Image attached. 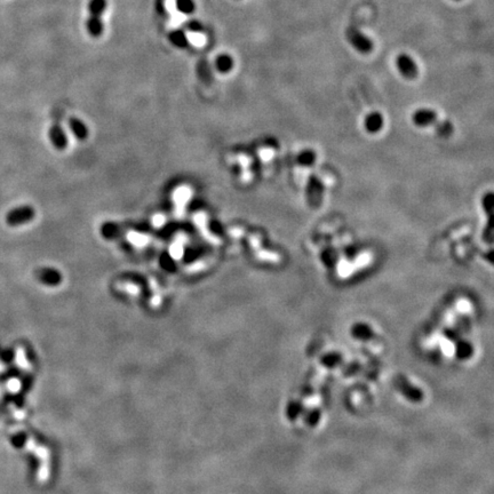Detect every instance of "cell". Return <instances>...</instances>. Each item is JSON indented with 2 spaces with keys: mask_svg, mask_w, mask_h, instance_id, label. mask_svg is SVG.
<instances>
[{
  "mask_svg": "<svg viewBox=\"0 0 494 494\" xmlns=\"http://www.w3.org/2000/svg\"><path fill=\"white\" fill-rule=\"evenodd\" d=\"M38 276L44 283L49 285L57 284L60 279H61V276H60L59 272L54 269H50V268H44V269L39 270Z\"/></svg>",
  "mask_w": 494,
  "mask_h": 494,
  "instance_id": "12",
  "label": "cell"
},
{
  "mask_svg": "<svg viewBox=\"0 0 494 494\" xmlns=\"http://www.w3.org/2000/svg\"><path fill=\"white\" fill-rule=\"evenodd\" d=\"M170 44L178 48H187L189 46V38L183 29H175L168 34Z\"/></svg>",
  "mask_w": 494,
  "mask_h": 494,
  "instance_id": "10",
  "label": "cell"
},
{
  "mask_svg": "<svg viewBox=\"0 0 494 494\" xmlns=\"http://www.w3.org/2000/svg\"><path fill=\"white\" fill-rule=\"evenodd\" d=\"M345 37H347L349 44L359 53L368 54L374 48L373 41L365 34H363L361 30L356 29V27L352 26L347 29V31H345Z\"/></svg>",
  "mask_w": 494,
  "mask_h": 494,
  "instance_id": "1",
  "label": "cell"
},
{
  "mask_svg": "<svg viewBox=\"0 0 494 494\" xmlns=\"http://www.w3.org/2000/svg\"><path fill=\"white\" fill-rule=\"evenodd\" d=\"M86 30L93 38H99L104 32V22L102 17L89 16L86 21Z\"/></svg>",
  "mask_w": 494,
  "mask_h": 494,
  "instance_id": "6",
  "label": "cell"
},
{
  "mask_svg": "<svg viewBox=\"0 0 494 494\" xmlns=\"http://www.w3.org/2000/svg\"><path fill=\"white\" fill-rule=\"evenodd\" d=\"M35 211L30 206H21L18 209L9 212L6 216V221L11 225H20L26 223L34 219Z\"/></svg>",
  "mask_w": 494,
  "mask_h": 494,
  "instance_id": "5",
  "label": "cell"
},
{
  "mask_svg": "<svg viewBox=\"0 0 494 494\" xmlns=\"http://www.w3.org/2000/svg\"><path fill=\"white\" fill-rule=\"evenodd\" d=\"M396 68L400 76L408 80H413L419 76L418 64L409 54L403 53L396 57Z\"/></svg>",
  "mask_w": 494,
  "mask_h": 494,
  "instance_id": "2",
  "label": "cell"
},
{
  "mask_svg": "<svg viewBox=\"0 0 494 494\" xmlns=\"http://www.w3.org/2000/svg\"><path fill=\"white\" fill-rule=\"evenodd\" d=\"M385 117L380 111L368 112L363 119V128L370 135H376L385 128Z\"/></svg>",
  "mask_w": 494,
  "mask_h": 494,
  "instance_id": "4",
  "label": "cell"
},
{
  "mask_svg": "<svg viewBox=\"0 0 494 494\" xmlns=\"http://www.w3.org/2000/svg\"><path fill=\"white\" fill-rule=\"evenodd\" d=\"M8 388H9V390H12V391H17L18 389H20V381H17V380L9 381L8 382Z\"/></svg>",
  "mask_w": 494,
  "mask_h": 494,
  "instance_id": "17",
  "label": "cell"
},
{
  "mask_svg": "<svg viewBox=\"0 0 494 494\" xmlns=\"http://www.w3.org/2000/svg\"><path fill=\"white\" fill-rule=\"evenodd\" d=\"M411 121H412L414 126L419 128H428L430 126H435L438 123V114L432 109L420 108L412 113Z\"/></svg>",
  "mask_w": 494,
  "mask_h": 494,
  "instance_id": "3",
  "label": "cell"
},
{
  "mask_svg": "<svg viewBox=\"0 0 494 494\" xmlns=\"http://www.w3.org/2000/svg\"><path fill=\"white\" fill-rule=\"evenodd\" d=\"M70 127L73 134L79 138V140H85L87 136V128L84 125V123L80 122L79 119L77 118H71L70 119Z\"/></svg>",
  "mask_w": 494,
  "mask_h": 494,
  "instance_id": "14",
  "label": "cell"
},
{
  "mask_svg": "<svg viewBox=\"0 0 494 494\" xmlns=\"http://www.w3.org/2000/svg\"><path fill=\"white\" fill-rule=\"evenodd\" d=\"M108 2L107 0H90L87 5V9L91 16L102 17L103 14L107 11Z\"/></svg>",
  "mask_w": 494,
  "mask_h": 494,
  "instance_id": "11",
  "label": "cell"
},
{
  "mask_svg": "<svg viewBox=\"0 0 494 494\" xmlns=\"http://www.w3.org/2000/svg\"><path fill=\"white\" fill-rule=\"evenodd\" d=\"M175 7L184 15H191L196 11V4L193 0H175Z\"/></svg>",
  "mask_w": 494,
  "mask_h": 494,
  "instance_id": "13",
  "label": "cell"
},
{
  "mask_svg": "<svg viewBox=\"0 0 494 494\" xmlns=\"http://www.w3.org/2000/svg\"><path fill=\"white\" fill-rule=\"evenodd\" d=\"M49 136H50V141H52V143L54 144V147L56 148V149H59V150L66 149V147H67L66 134H64V132L62 131V128L60 127L59 125H54V126L50 128Z\"/></svg>",
  "mask_w": 494,
  "mask_h": 494,
  "instance_id": "9",
  "label": "cell"
},
{
  "mask_svg": "<svg viewBox=\"0 0 494 494\" xmlns=\"http://www.w3.org/2000/svg\"><path fill=\"white\" fill-rule=\"evenodd\" d=\"M214 66H215L216 70H218L219 72L228 73L234 69L235 61H234L231 55L227 54V53H222V54H219L218 56H216Z\"/></svg>",
  "mask_w": 494,
  "mask_h": 494,
  "instance_id": "7",
  "label": "cell"
},
{
  "mask_svg": "<svg viewBox=\"0 0 494 494\" xmlns=\"http://www.w3.org/2000/svg\"><path fill=\"white\" fill-rule=\"evenodd\" d=\"M186 30L190 31L192 34H201L204 31V25L201 24L199 21L197 20H190L186 23Z\"/></svg>",
  "mask_w": 494,
  "mask_h": 494,
  "instance_id": "16",
  "label": "cell"
},
{
  "mask_svg": "<svg viewBox=\"0 0 494 494\" xmlns=\"http://www.w3.org/2000/svg\"><path fill=\"white\" fill-rule=\"evenodd\" d=\"M453 2H460V0H453Z\"/></svg>",
  "mask_w": 494,
  "mask_h": 494,
  "instance_id": "18",
  "label": "cell"
},
{
  "mask_svg": "<svg viewBox=\"0 0 494 494\" xmlns=\"http://www.w3.org/2000/svg\"><path fill=\"white\" fill-rule=\"evenodd\" d=\"M197 72H198V76H199L200 79L205 80V81H210L212 71H211L210 64H209V62L206 61V60H201V61L198 63Z\"/></svg>",
  "mask_w": 494,
  "mask_h": 494,
  "instance_id": "15",
  "label": "cell"
},
{
  "mask_svg": "<svg viewBox=\"0 0 494 494\" xmlns=\"http://www.w3.org/2000/svg\"><path fill=\"white\" fill-rule=\"evenodd\" d=\"M317 152L312 149H303L297 156V163L301 167H312L317 163Z\"/></svg>",
  "mask_w": 494,
  "mask_h": 494,
  "instance_id": "8",
  "label": "cell"
}]
</instances>
